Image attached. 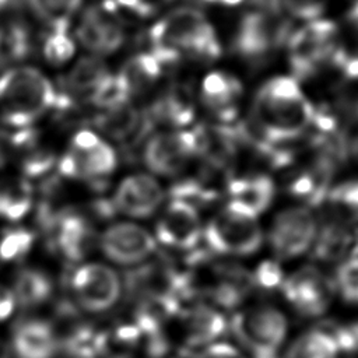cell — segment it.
I'll return each mask as SVG.
<instances>
[{"label":"cell","mask_w":358,"mask_h":358,"mask_svg":"<svg viewBox=\"0 0 358 358\" xmlns=\"http://www.w3.org/2000/svg\"><path fill=\"white\" fill-rule=\"evenodd\" d=\"M17 301L13 289L0 282V323L6 322L15 310Z\"/></svg>","instance_id":"obj_39"},{"label":"cell","mask_w":358,"mask_h":358,"mask_svg":"<svg viewBox=\"0 0 358 358\" xmlns=\"http://www.w3.org/2000/svg\"><path fill=\"white\" fill-rule=\"evenodd\" d=\"M66 287L69 306L90 316H105L116 310L126 295V280L103 262H81L70 270Z\"/></svg>","instance_id":"obj_3"},{"label":"cell","mask_w":358,"mask_h":358,"mask_svg":"<svg viewBox=\"0 0 358 358\" xmlns=\"http://www.w3.org/2000/svg\"><path fill=\"white\" fill-rule=\"evenodd\" d=\"M77 38L96 55H108L117 50L123 43L124 34L113 15L112 4H105L102 8L90 7L81 17Z\"/></svg>","instance_id":"obj_16"},{"label":"cell","mask_w":358,"mask_h":358,"mask_svg":"<svg viewBox=\"0 0 358 358\" xmlns=\"http://www.w3.org/2000/svg\"><path fill=\"white\" fill-rule=\"evenodd\" d=\"M151 53L164 64L179 60L183 55L214 60L221 55L217 32L206 15L193 7H179L150 31Z\"/></svg>","instance_id":"obj_2"},{"label":"cell","mask_w":358,"mask_h":358,"mask_svg":"<svg viewBox=\"0 0 358 358\" xmlns=\"http://www.w3.org/2000/svg\"><path fill=\"white\" fill-rule=\"evenodd\" d=\"M173 319L178 320L182 343L186 350H201L221 341L222 336L228 331V320L224 313L218 308L199 299L182 308Z\"/></svg>","instance_id":"obj_14"},{"label":"cell","mask_w":358,"mask_h":358,"mask_svg":"<svg viewBox=\"0 0 358 358\" xmlns=\"http://www.w3.org/2000/svg\"><path fill=\"white\" fill-rule=\"evenodd\" d=\"M347 20L358 31V0H355L352 3V6L350 7V10L347 13Z\"/></svg>","instance_id":"obj_42"},{"label":"cell","mask_w":358,"mask_h":358,"mask_svg":"<svg viewBox=\"0 0 358 358\" xmlns=\"http://www.w3.org/2000/svg\"><path fill=\"white\" fill-rule=\"evenodd\" d=\"M13 294L17 305L34 309L50 301L55 292V282L50 274L38 267H22L13 281Z\"/></svg>","instance_id":"obj_21"},{"label":"cell","mask_w":358,"mask_h":358,"mask_svg":"<svg viewBox=\"0 0 358 358\" xmlns=\"http://www.w3.org/2000/svg\"><path fill=\"white\" fill-rule=\"evenodd\" d=\"M11 348L3 338H0V358H11Z\"/></svg>","instance_id":"obj_43"},{"label":"cell","mask_w":358,"mask_h":358,"mask_svg":"<svg viewBox=\"0 0 358 358\" xmlns=\"http://www.w3.org/2000/svg\"><path fill=\"white\" fill-rule=\"evenodd\" d=\"M197 154L196 137L192 131L159 133L148 140L144 148V162L155 173L175 175Z\"/></svg>","instance_id":"obj_15"},{"label":"cell","mask_w":358,"mask_h":358,"mask_svg":"<svg viewBox=\"0 0 358 358\" xmlns=\"http://www.w3.org/2000/svg\"><path fill=\"white\" fill-rule=\"evenodd\" d=\"M49 246L66 263L76 266L84 260L94 243V231L88 221L76 213L48 215Z\"/></svg>","instance_id":"obj_13"},{"label":"cell","mask_w":358,"mask_h":358,"mask_svg":"<svg viewBox=\"0 0 358 358\" xmlns=\"http://www.w3.org/2000/svg\"><path fill=\"white\" fill-rule=\"evenodd\" d=\"M99 141H101V138L95 133L88 131V130H83V131H78L74 136L73 150H76V151H87L90 148H92L94 145H96Z\"/></svg>","instance_id":"obj_40"},{"label":"cell","mask_w":358,"mask_h":358,"mask_svg":"<svg viewBox=\"0 0 358 358\" xmlns=\"http://www.w3.org/2000/svg\"><path fill=\"white\" fill-rule=\"evenodd\" d=\"M138 1V15L147 17L154 14L155 11L161 10L164 6L171 3L172 0H137Z\"/></svg>","instance_id":"obj_41"},{"label":"cell","mask_w":358,"mask_h":358,"mask_svg":"<svg viewBox=\"0 0 358 358\" xmlns=\"http://www.w3.org/2000/svg\"><path fill=\"white\" fill-rule=\"evenodd\" d=\"M203 239L208 252L215 256L246 257L262 249L264 232L257 215L229 200L203 227Z\"/></svg>","instance_id":"obj_6"},{"label":"cell","mask_w":358,"mask_h":358,"mask_svg":"<svg viewBox=\"0 0 358 358\" xmlns=\"http://www.w3.org/2000/svg\"><path fill=\"white\" fill-rule=\"evenodd\" d=\"M289 29L281 11L253 8L248 11L235 35V49L246 59H260L287 42Z\"/></svg>","instance_id":"obj_11"},{"label":"cell","mask_w":358,"mask_h":358,"mask_svg":"<svg viewBox=\"0 0 358 358\" xmlns=\"http://www.w3.org/2000/svg\"><path fill=\"white\" fill-rule=\"evenodd\" d=\"M340 354L333 337L319 324L291 341L285 350L284 358H338Z\"/></svg>","instance_id":"obj_22"},{"label":"cell","mask_w":358,"mask_h":358,"mask_svg":"<svg viewBox=\"0 0 358 358\" xmlns=\"http://www.w3.org/2000/svg\"><path fill=\"white\" fill-rule=\"evenodd\" d=\"M35 235L25 228L7 229L0 235V262L17 263L32 249Z\"/></svg>","instance_id":"obj_29"},{"label":"cell","mask_w":358,"mask_h":358,"mask_svg":"<svg viewBox=\"0 0 358 358\" xmlns=\"http://www.w3.org/2000/svg\"><path fill=\"white\" fill-rule=\"evenodd\" d=\"M227 190L231 196V201L242 206L257 217L271 206L275 196V185L267 175L232 178L228 182Z\"/></svg>","instance_id":"obj_20"},{"label":"cell","mask_w":358,"mask_h":358,"mask_svg":"<svg viewBox=\"0 0 358 358\" xmlns=\"http://www.w3.org/2000/svg\"><path fill=\"white\" fill-rule=\"evenodd\" d=\"M326 200L337 207L358 214V180L341 183L330 189Z\"/></svg>","instance_id":"obj_37"},{"label":"cell","mask_w":358,"mask_h":358,"mask_svg":"<svg viewBox=\"0 0 358 358\" xmlns=\"http://www.w3.org/2000/svg\"><path fill=\"white\" fill-rule=\"evenodd\" d=\"M56 102L52 83L34 67H15L0 77V112L7 124H31Z\"/></svg>","instance_id":"obj_4"},{"label":"cell","mask_w":358,"mask_h":358,"mask_svg":"<svg viewBox=\"0 0 358 358\" xmlns=\"http://www.w3.org/2000/svg\"><path fill=\"white\" fill-rule=\"evenodd\" d=\"M108 76L106 66L99 59L84 57L66 77V85L74 95H88L90 98Z\"/></svg>","instance_id":"obj_24"},{"label":"cell","mask_w":358,"mask_h":358,"mask_svg":"<svg viewBox=\"0 0 358 358\" xmlns=\"http://www.w3.org/2000/svg\"><path fill=\"white\" fill-rule=\"evenodd\" d=\"M131 92L119 76H108L90 96L92 103L108 110L117 109L126 105Z\"/></svg>","instance_id":"obj_30"},{"label":"cell","mask_w":358,"mask_h":358,"mask_svg":"<svg viewBox=\"0 0 358 358\" xmlns=\"http://www.w3.org/2000/svg\"><path fill=\"white\" fill-rule=\"evenodd\" d=\"M241 81L222 71L207 74L201 84L204 103L217 113L220 120L232 123L236 116V103L242 96Z\"/></svg>","instance_id":"obj_19"},{"label":"cell","mask_w":358,"mask_h":358,"mask_svg":"<svg viewBox=\"0 0 358 358\" xmlns=\"http://www.w3.org/2000/svg\"><path fill=\"white\" fill-rule=\"evenodd\" d=\"M76 152L78 154L81 179L99 180L101 178L112 173L116 168V152L109 144L103 143L102 140L87 151Z\"/></svg>","instance_id":"obj_25"},{"label":"cell","mask_w":358,"mask_h":358,"mask_svg":"<svg viewBox=\"0 0 358 358\" xmlns=\"http://www.w3.org/2000/svg\"><path fill=\"white\" fill-rule=\"evenodd\" d=\"M280 291L287 303L305 317H317L326 313L336 295L331 277L313 264L285 275Z\"/></svg>","instance_id":"obj_10"},{"label":"cell","mask_w":358,"mask_h":358,"mask_svg":"<svg viewBox=\"0 0 358 358\" xmlns=\"http://www.w3.org/2000/svg\"><path fill=\"white\" fill-rule=\"evenodd\" d=\"M334 292L350 305H358V253L341 260L331 277Z\"/></svg>","instance_id":"obj_28"},{"label":"cell","mask_w":358,"mask_h":358,"mask_svg":"<svg viewBox=\"0 0 358 358\" xmlns=\"http://www.w3.org/2000/svg\"><path fill=\"white\" fill-rule=\"evenodd\" d=\"M317 220L308 207H289L280 211L267 234L275 260H291L312 250L317 235Z\"/></svg>","instance_id":"obj_8"},{"label":"cell","mask_w":358,"mask_h":358,"mask_svg":"<svg viewBox=\"0 0 358 358\" xmlns=\"http://www.w3.org/2000/svg\"><path fill=\"white\" fill-rule=\"evenodd\" d=\"M152 115L175 126H186L194 119V109L189 98L182 91H171L152 108Z\"/></svg>","instance_id":"obj_26"},{"label":"cell","mask_w":358,"mask_h":358,"mask_svg":"<svg viewBox=\"0 0 358 358\" xmlns=\"http://www.w3.org/2000/svg\"><path fill=\"white\" fill-rule=\"evenodd\" d=\"M315 106L292 76L266 81L253 101L255 131L266 141L280 145L302 136L310 126Z\"/></svg>","instance_id":"obj_1"},{"label":"cell","mask_w":358,"mask_h":358,"mask_svg":"<svg viewBox=\"0 0 358 358\" xmlns=\"http://www.w3.org/2000/svg\"><path fill=\"white\" fill-rule=\"evenodd\" d=\"M250 275L255 289L263 291L280 289L285 280V274L280 266V262L275 259L260 262L257 267L253 268V271H250Z\"/></svg>","instance_id":"obj_35"},{"label":"cell","mask_w":358,"mask_h":358,"mask_svg":"<svg viewBox=\"0 0 358 358\" xmlns=\"http://www.w3.org/2000/svg\"><path fill=\"white\" fill-rule=\"evenodd\" d=\"M98 246L109 263L120 267H141L158 252L154 235L133 222H115L105 228Z\"/></svg>","instance_id":"obj_9"},{"label":"cell","mask_w":358,"mask_h":358,"mask_svg":"<svg viewBox=\"0 0 358 358\" xmlns=\"http://www.w3.org/2000/svg\"><path fill=\"white\" fill-rule=\"evenodd\" d=\"M190 358H248L239 347L227 343V341H217L210 344L201 350H197Z\"/></svg>","instance_id":"obj_38"},{"label":"cell","mask_w":358,"mask_h":358,"mask_svg":"<svg viewBox=\"0 0 358 358\" xmlns=\"http://www.w3.org/2000/svg\"><path fill=\"white\" fill-rule=\"evenodd\" d=\"M164 200V190L159 183L144 173L127 176L116 189L113 207L134 218H147L152 215Z\"/></svg>","instance_id":"obj_17"},{"label":"cell","mask_w":358,"mask_h":358,"mask_svg":"<svg viewBox=\"0 0 358 358\" xmlns=\"http://www.w3.org/2000/svg\"><path fill=\"white\" fill-rule=\"evenodd\" d=\"M36 18L50 28L69 27L71 17L80 8L83 0H27Z\"/></svg>","instance_id":"obj_27"},{"label":"cell","mask_w":358,"mask_h":358,"mask_svg":"<svg viewBox=\"0 0 358 358\" xmlns=\"http://www.w3.org/2000/svg\"><path fill=\"white\" fill-rule=\"evenodd\" d=\"M337 25L330 20H313L289 34L288 63L296 80L312 77L329 63L337 48Z\"/></svg>","instance_id":"obj_7"},{"label":"cell","mask_w":358,"mask_h":358,"mask_svg":"<svg viewBox=\"0 0 358 358\" xmlns=\"http://www.w3.org/2000/svg\"><path fill=\"white\" fill-rule=\"evenodd\" d=\"M228 329L248 358H277L287 341L289 324L277 306L255 303L235 310Z\"/></svg>","instance_id":"obj_5"},{"label":"cell","mask_w":358,"mask_h":358,"mask_svg":"<svg viewBox=\"0 0 358 358\" xmlns=\"http://www.w3.org/2000/svg\"><path fill=\"white\" fill-rule=\"evenodd\" d=\"M137 120L138 116L136 110L122 106L117 109L108 110L106 115L98 119V124L110 136L116 138H123L134 130V127L137 126Z\"/></svg>","instance_id":"obj_34"},{"label":"cell","mask_w":358,"mask_h":358,"mask_svg":"<svg viewBox=\"0 0 358 358\" xmlns=\"http://www.w3.org/2000/svg\"><path fill=\"white\" fill-rule=\"evenodd\" d=\"M29 49L27 29L17 22L0 28V62L22 59Z\"/></svg>","instance_id":"obj_31"},{"label":"cell","mask_w":358,"mask_h":358,"mask_svg":"<svg viewBox=\"0 0 358 358\" xmlns=\"http://www.w3.org/2000/svg\"><path fill=\"white\" fill-rule=\"evenodd\" d=\"M10 348L15 358H53L60 348V337L50 322L28 317L14 327Z\"/></svg>","instance_id":"obj_18"},{"label":"cell","mask_w":358,"mask_h":358,"mask_svg":"<svg viewBox=\"0 0 358 358\" xmlns=\"http://www.w3.org/2000/svg\"><path fill=\"white\" fill-rule=\"evenodd\" d=\"M157 243L179 252H194L203 238L200 215L194 204L172 200L155 225Z\"/></svg>","instance_id":"obj_12"},{"label":"cell","mask_w":358,"mask_h":358,"mask_svg":"<svg viewBox=\"0 0 358 358\" xmlns=\"http://www.w3.org/2000/svg\"><path fill=\"white\" fill-rule=\"evenodd\" d=\"M203 1H207V3H220V0H203Z\"/></svg>","instance_id":"obj_44"},{"label":"cell","mask_w":358,"mask_h":358,"mask_svg":"<svg viewBox=\"0 0 358 358\" xmlns=\"http://www.w3.org/2000/svg\"><path fill=\"white\" fill-rule=\"evenodd\" d=\"M329 0H281V7L298 20L313 21L319 20Z\"/></svg>","instance_id":"obj_36"},{"label":"cell","mask_w":358,"mask_h":358,"mask_svg":"<svg viewBox=\"0 0 358 358\" xmlns=\"http://www.w3.org/2000/svg\"><path fill=\"white\" fill-rule=\"evenodd\" d=\"M69 27L50 28V34L46 36L43 43L45 59L55 66H60L69 62L76 50L73 38L69 35Z\"/></svg>","instance_id":"obj_33"},{"label":"cell","mask_w":358,"mask_h":358,"mask_svg":"<svg viewBox=\"0 0 358 358\" xmlns=\"http://www.w3.org/2000/svg\"><path fill=\"white\" fill-rule=\"evenodd\" d=\"M31 207L29 192L25 185L18 187H0V217L15 222L27 215Z\"/></svg>","instance_id":"obj_32"},{"label":"cell","mask_w":358,"mask_h":358,"mask_svg":"<svg viewBox=\"0 0 358 358\" xmlns=\"http://www.w3.org/2000/svg\"><path fill=\"white\" fill-rule=\"evenodd\" d=\"M162 71V63L150 52L140 53L130 59L117 74L127 85L131 94L144 90L158 80Z\"/></svg>","instance_id":"obj_23"}]
</instances>
